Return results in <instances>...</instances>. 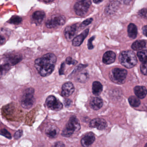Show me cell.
<instances>
[{
    "label": "cell",
    "instance_id": "14",
    "mask_svg": "<svg viewBox=\"0 0 147 147\" xmlns=\"http://www.w3.org/2000/svg\"><path fill=\"white\" fill-rule=\"evenodd\" d=\"M116 54L112 51L106 52L103 57L102 61L105 64L109 65L113 63L116 59Z\"/></svg>",
    "mask_w": 147,
    "mask_h": 147
},
{
    "label": "cell",
    "instance_id": "10",
    "mask_svg": "<svg viewBox=\"0 0 147 147\" xmlns=\"http://www.w3.org/2000/svg\"><path fill=\"white\" fill-rule=\"evenodd\" d=\"M75 90L73 84L68 82L65 83L62 86L61 95L64 97H68L71 95Z\"/></svg>",
    "mask_w": 147,
    "mask_h": 147
},
{
    "label": "cell",
    "instance_id": "39",
    "mask_svg": "<svg viewBox=\"0 0 147 147\" xmlns=\"http://www.w3.org/2000/svg\"><path fill=\"white\" fill-rule=\"evenodd\" d=\"M143 33L146 36H147V26H145L142 29Z\"/></svg>",
    "mask_w": 147,
    "mask_h": 147
},
{
    "label": "cell",
    "instance_id": "16",
    "mask_svg": "<svg viewBox=\"0 0 147 147\" xmlns=\"http://www.w3.org/2000/svg\"><path fill=\"white\" fill-rule=\"evenodd\" d=\"M103 102L102 98L99 97H93L90 102L91 107L95 110H98L102 107Z\"/></svg>",
    "mask_w": 147,
    "mask_h": 147
},
{
    "label": "cell",
    "instance_id": "2",
    "mask_svg": "<svg viewBox=\"0 0 147 147\" xmlns=\"http://www.w3.org/2000/svg\"><path fill=\"white\" fill-rule=\"evenodd\" d=\"M46 17L45 11L40 8H32L28 13L25 19H28L32 25L39 26L44 22Z\"/></svg>",
    "mask_w": 147,
    "mask_h": 147
},
{
    "label": "cell",
    "instance_id": "33",
    "mask_svg": "<svg viewBox=\"0 0 147 147\" xmlns=\"http://www.w3.org/2000/svg\"><path fill=\"white\" fill-rule=\"evenodd\" d=\"M146 13V9H143L140 10L139 13L141 16L146 18L147 16Z\"/></svg>",
    "mask_w": 147,
    "mask_h": 147
},
{
    "label": "cell",
    "instance_id": "12",
    "mask_svg": "<svg viewBox=\"0 0 147 147\" xmlns=\"http://www.w3.org/2000/svg\"><path fill=\"white\" fill-rule=\"evenodd\" d=\"M77 31V26L76 25L66 27L64 31V34L66 38L69 41L72 40L76 35Z\"/></svg>",
    "mask_w": 147,
    "mask_h": 147
},
{
    "label": "cell",
    "instance_id": "17",
    "mask_svg": "<svg viewBox=\"0 0 147 147\" xmlns=\"http://www.w3.org/2000/svg\"><path fill=\"white\" fill-rule=\"evenodd\" d=\"M134 92L137 97L139 98H144L147 95V90L146 87L143 86H136L134 89Z\"/></svg>",
    "mask_w": 147,
    "mask_h": 147
},
{
    "label": "cell",
    "instance_id": "19",
    "mask_svg": "<svg viewBox=\"0 0 147 147\" xmlns=\"http://www.w3.org/2000/svg\"><path fill=\"white\" fill-rule=\"evenodd\" d=\"M58 133V129L55 126H51L48 127L45 130L46 135L49 138H56Z\"/></svg>",
    "mask_w": 147,
    "mask_h": 147
},
{
    "label": "cell",
    "instance_id": "35",
    "mask_svg": "<svg viewBox=\"0 0 147 147\" xmlns=\"http://www.w3.org/2000/svg\"><path fill=\"white\" fill-rule=\"evenodd\" d=\"M65 67V64L64 63H63L60 66V69H59V74L60 75H62L64 74V71Z\"/></svg>",
    "mask_w": 147,
    "mask_h": 147
},
{
    "label": "cell",
    "instance_id": "13",
    "mask_svg": "<svg viewBox=\"0 0 147 147\" xmlns=\"http://www.w3.org/2000/svg\"><path fill=\"white\" fill-rule=\"evenodd\" d=\"M96 137L94 134L89 133L85 135L81 141V145L84 147H89L91 146L95 141Z\"/></svg>",
    "mask_w": 147,
    "mask_h": 147
},
{
    "label": "cell",
    "instance_id": "22",
    "mask_svg": "<svg viewBox=\"0 0 147 147\" xmlns=\"http://www.w3.org/2000/svg\"><path fill=\"white\" fill-rule=\"evenodd\" d=\"M146 41L145 40H138L133 43L132 48L134 51H140L144 49L146 46Z\"/></svg>",
    "mask_w": 147,
    "mask_h": 147
},
{
    "label": "cell",
    "instance_id": "29",
    "mask_svg": "<svg viewBox=\"0 0 147 147\" xmlns=\"http://www.w3.org/2000/svg\"><path fill=\"white\" fill-rule=\"evenodd\" d=\"M147 63H142L141 65V71L144 75H147Z\"/></svg>",
    "mask_w": 147,
    "mask_h": 147
},
{
    "label": "cell",
    "instance_id": "20",
    "mask_svg": "<svg viewBox=\"0 0 147 147\" xmlns=\"http://www.w3.org/2000/svg\"><path fill=\"white\" fill-rule=\"evenodd\" d=\"M128 34L129 36L131 38H136L138 34V30L136 26L133 23H130L128 27Z\"/></svg>",
    "mask_w": 147,
    "mask_h": 147
},
{
    "label": "cell",
    "instance_id": "4",
    "mask_svg": "<svg viewBox=\"0 0 147 147\" xmlns=\"http://www.w3.org/2000/svg\"><path fill=\"white\" fill-rule=\"evenodd\" d=\"M119 59L121 63L127 69H131L134 67L138 62L135 54L131 51L122 52Z\"/></svg>",
    "mask_w": 147,
    "mask_h": 147
},
{
    "label": "cell",
    "instance_id": "27",
    "mask_svg": "<svg viewBox=\"0 0 147 147\" xmlns=\"http://www.w3.org/2000/svg\"><path fill=\"white\" fill-rule=\"evenodd\" d=\"M0 134L8 139H11L12 138L10 133L6 129H1L0 130Z\"/></svg>",
    "mask_w": 147,
    "mask_h": 147
},
{
    "label": "cell",
    "instance_id": "40",
    "mask_svg": "<svg viewBox=\"0 0 147 147\" xmlns=\"http://www.w3.org/2000/svg\"><path fill=\"white\" fill-rule=\"evenodd\" d=\"M103 1V0H93V2L96 3H99L102 1Z\"/></svg>",
    "mask_w": 147,
    "mask_h": 147
},
{
    "label": "cell",
    "instance_id": "41",
    "mask_svg": "<svg viewBox=\"0 0 147 147\" xmlns=\"http://www.w3.org/2000/svg\"><path fill=\"white\" fill-rule=\"evenodd\" d=\"M145 147H147V144H146V145H145Z\"/></svg>",
    "mask_w": 147,
    "mask_h": 147
},
{
    "label": "cell",
    "instance_id": "6",
    "mask_svg": "<svg viewBox=\"0 0 147 147\" xmlns=\"http://www.w3.org/2000/svg\"><path fill=\"white\" fill-rule=\"evenodd\" d=\"M34 89L33 88H28L24 91L21 99V105L23 108L29 109L31 108L34 103Z\"/></svg>",
    "mask_w": 147,
    "mask_h": 147
},
{
    "label": "cell",
    "instance_id": "32",
    "mask_svg": "<svg viewBox=\"0 0 147 147\" xmlns=\"http://www.w3.org/2000/svg\"><path fill=\"white\" fill-rule=\"evenodd\" d=\"M22 134H23L22 130H18L17 132H16L14 136V137L15 139H16V140H18V139H20L22 136Z\"/></svg>",
    "mask_w": 147,
    "mask_h": 147
},
{
    "label": "cell",
    "instance_id": "38",
    "mask_svg": "<svg viewBox=\"0 0 147 147\" xmlns=\"http://www.w3.org/2000/svg\"><path fill=\"white\" fill-rule=\"evenodd\" d=\"M71 102V101L69 99H66L64 102L65 105L66 106H69L70 105Z\"/></svg>",
    "mask_w": 147,
    "mask_h": 147
},
{
    "label": "cell",
    "instance_id": "30",
    "mask_svg": "<svg viewBox=\"0 0 147 147\" xmlns=\"http://www.w3.org/2000/svg\"><path fill=\"white\" fill-rule=\"evenodd\" d=\"M66 63L68 65H75L77 63V62L75 59H73L70 57H68L66 59Z\"/></svg>",
    "mask_w": 147,
    "mask_h": 147
},
{
    "label": "cell",
    "instance_id": "25",
    "mask_svg": "<svg viewBox=\"0 0 147 147\" xmlns=\"http://www.w3.org/2000/svg\"><path fill=\"white\" fill-rule=\"evenodd\" d=\"M129 104L133 107H137L140 106L141 101L140 98L135 96H132L129 97L128 99Z\"/></svg>",
    "mask_w": 147,
    "mask_h": 147
},
{
    "label": "cell",
    "instance_id": "15",
    "mask_svg": "<svg viewBox=\"0 0 147 147\" xmlns=\"http://www.w3.org/2000/svg\"><path fill=\"white\" fill-rule=\"evenodd\" d=\"M89 32V29H86L81 34L74 38L72 40V45L75 47L79 46L83 43L84 40L87 37Z\"/></svg>",
    "mask_w": 147,
    "mask_h": 147
},
{
    "label": "cell",
    "instance_id": "23",
    "mask_svg": "<svg viewBox=\"0 0 147 147\" xmlns=\"http://www.w3.org/2000/svg\"><path fill=\"white\" fill-rule=\"evenodd\" d=\"M23 17L21 16H13L7 22L9 23V24H12V25L18 26V25H20L22 23V21H23Z\"/></svg>",
    "mask_w": 147,
    "mask_h": 147
},
{
    "label": "cell",
    "instance_id": "9",
    "mask_svg": "<svg viewBox=\"0 0 147 147\" xmlns=\"http://www.w3.org/2000/svg\"><path fill=\"white\" fill-rule=\"evenodd\" d=\"M45 103L47 108L51 110L59 111L63 108L62 103L54 96H49L47 98Z\"/></svg>",
    "mask_w": 147,
    "mask_h": 147
},
{
    "label": "cell",
    "instance_id": "24",
    "mask_svg": "<svg viewBox=\"0 0 147 147\" xmlns=\"http://www.w3.org/2000/svg\"><path fill=\"white\" fill-rule=\"evenodd\" d=\"M11 68V65L7 63L0 65V79L4 77Z\"/></svg>",
    "mask_w": 147,
    "mask_h": 147
},
{
    "label": "cell",
    "instance_id": "1",
    "mask_svg": "<svg viewBox=\"0 0 147 147\" xmlns=\"http://www.w3.org/2000/svg\"><path fill=\"white\" fill-rule=\"evenodd\" d=\"M57 62V57L53 53H48L37 59L35 66L41 76L46 77L52 73Z\"/></svg>",
    "mask_w": 147,
    "mask_h": 147
},
{
    "label": "cell",
    "instance_id": "8",
    "mask_svg": "<svg viewBox=\"0 0 147 147\" xmlns=\"http://www.w3.org/2000/svg\"><path fill=\"white\" fill-rule=\"evenodd\" d=\"M91 5L90 0H77L74 5V11L77 15L84 16L88 12Z\"/></svg>",
    "mask_w": 147,
    "mask_h": 147
},
{
    "label": "cell",
    "instance_id": "11",
    "mask_svg": "<svg viewBox=\"0 0 147 147\" xmlns=\"http://www.w3.org/2000/svg\"><path fill=\"white\" fill-rule=\"evenodd\" d=\"M90 127L92 128H96L99 130H103L107 127V122L104 119L102 118H95L91 121Z\"/></svg>",
    "mask_w": 147,
    "mask_h": 147
},
{
    "label": "cell",
    "instance_id": "34",
    "mask_svg": "<svg viewBox=\"0 0 147 147\" xmlns=\"http://www.w3.org/2000/svg\"><path fill=\"white\" fill-rule=\"evenodd\" d=\"M51 147H65L64 144L61 142H56L54 143Z\"/></svg>",
    "mask_w": 147,
    "mask_h": 147
},
{
    "label": "cell",
    "instance_id": "5",
    "mask_svg": "<svg viewBox=\"0 0 147 147\" xmlns=\"http://www.w3.org/2000/svg\"><path fill=\"white\" fill-rule=\"evenodd\" d=\"M80 127V123L77 118L75 116L72 117L63 129L62 135L66 137H70L75 131L79 130Z\"/></svg>",
    "mask_w": 147,
    "mask_h": 147
},
{
    "label": "cell",
    "instance_id": "26",
    "mask_svg": "<svg viewBox=\"0 0 147 147\" xmlns=\"http://www.w3.org/2000/svg\"><path fill=\"white\" fill-rule=\"evenodd\" d=\"M137 56L142 63H147V52L146 50L140 51L137 53Z\"/></svg>",
    "mask_w": 147,
    "mask_h": 147
},
{
    "label": "cell",
    "instance_id": "3",
    "mask_svg": "<svg viewBox=\"0 0 147 147\" xmlns=\"http://www.w3.org/2000/svg\"><path fill=\"white\" fill-rule=\"evenodd\" d=\"M65 22L64 16L55 13L50 15L45 18L44 21V25L48 29H54L63 26Z\"/></svg>",
    "mask_w": 147,
    "mask_h": 147
},
{
    "label": "cell",
    "instance_id": "36",
    "mask_svg": "<svg viewBox=\"0 0 147 147\" xmlns=\"http://www.w3.org/2000/svg\"><path fill=\"white\" fill-rule=\"evenodd\" d=\"M40 2H42L45 4H50L52 3L55 0H38Z\"/></svg>",
    "mask_w": 147,
    "mask_h": 147
},
{
    "label": "cell",
    "instance_id": "28",
    "mask_svg": "<svg viewBox=\"0 0 147 147\" xmlns=\"http://www.w3.org/2000/svg\"><path fill=\"white\" fill-rule=\"evenodd\" d=\"M92 21H93V19L92 18H89V19H87L82 22V24L80 25V27L83 28L89 25L92 22Z\"/></svg>",
    "mask_w": 147,
    "mask_h": 147
},
{
    "label": "cell",
    "instance_id": "21",
    "mask_svg": "<svg viewBox=\"0 0 147 147\" xmlns=\"http://www.w3.org/2000/svg\"><path fill=\"white\" fill-rule=\"evenodd\" d=\"M92 90L93 94L96 96H99L102 91V85L98 81H95L92 84Z\"/></svg>",
    "mask_w": 147,
    "mask_h": 147
},
{
    "label": "cell",
    "instance_id": "31",
    "mask_svg": "<svg viewBox=\"0 0 147 147\" xmlns=\"http://www.w3.org/2000/svg\"><path fill=\"white\" fill-rule=\"evenodd\" d=\"M95 38V36H93V37L91 38H90L89 39V40H88V49H89V50H92V49H93V48H94V46L92 45V42H93Z\"/></svg>",
    "mask_w": 147,
    "mask_h": 147
},
{
    "label": "cell",
    "instance_id": "7",
    "mask_svg": "<svg viewBox=\"0 0 147 147\" xmlns=\"http://www.w3.org/2000/svg\"><path fill=\"white\" fill-rule=\"evenodd\" d=\"M127 71L121 68H114L110 73V78L112 81L116 84H123L127 75Z\"/></svg>",
    "mask_w": 147,
    "mask_h": 147
},
{
    "label": "cell",
    "instance_id": "18",
    "mask_svg": "<svg viewBox=\"0 0 147 147\" xmlns=\"http://www.w3.org/2000/svg\"><path fill=\"white\" fill-rule=\"evenodd\" d=\"M7 63L10 65H14L20 62L22 59V55L20 54H11L7 57Z\"/></svg>",
    "mask_w": 147,
    "mask_h": 147
},
{
    "label": "cell",
    "instance_id": "37",
    "mask_svg": "<svg viewBox=\"0 0 147 147\" xmlns=\"http://www.w3.org/2000/svg\"><path fill=\"white\" fill-rule=\"evenodd\" d=\"M6 41L5 38L2 35L0 34V46L3 45Z\"/></svg>",
    "mask_w": 147,
    "mask_h": 147
}]
</instances>
